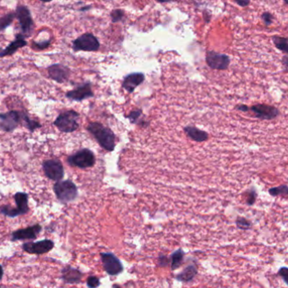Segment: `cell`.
Returning a JSON list of instances; mask_svg holds the SVG:
<instances>
[{"label":"cell","mask_w":288,"mask_h":288,"mask_svg":"<svg viewBox=\"0 0 288 288\" xmlns=\"http://www.w3.org/2000/svg\"><path fill=\"white\" fill-rule=\"evenodd\" d=\"M99 48V40L91 33L84 34L73 40V49L75 52H96Z\"/></svg>","instance_id":"cell-8"},{"label":"cell","mask_w":288,"mask_h":288,"mask_svg":"<svg viewBox=\"0 0 288 288\" xmlns=\"http://www.w3.org/2000/svg\"><path fill=\"white\" fill-rule=\"evenodd\" d=\"M124 16V12L121 10H115L111 13V22L113 23L120 22Z\"/></svg>","instance_id":"cell-31"},{"label":"cell","mask_w":288,"mask_h":288,"mask_svg":"<svg viewBox=\"0 0 288 288\" xmlns=\"http://www.w3.org/2000/svg\"><path fill=\"white\" fill-rule=\"evenodd\" d=\"M26 36L22 33L17 34L14 40L9 44L7 48L0 51V57H9L12 56L18 50L23 48L27 45Z\"/></svg>","instance_id":"cell-17"},{"label":"cell","mask_w":288,"mask_h":288,"mask_svg":"<svg viewBox=\"0 0 288 288\" xmlns=\"http://www.w3.org/2000/svg\"><path fill=\"white\" fill-rule=\"evenodd\" d=\"M272 40L277 49L281 50V52L288 53V38L273 36Z\"/></svg>","instance_id":"cell-27"},{"label":"cell","mask_w":288,"mask_h":288,"mask_svg":"<svg viewBox=\"0 0 288 288\" xmlns=\"http://www.w3.org/2000/svg\"><path fill=\"white\" fill-rule=\"evenodd\" d=\"M278 275L281 276L284 282L288 286V267H281L278 271Z\"/></svg>","instance_id":"cell-33"},{"label":"cell","mask_w":288,"mask_h":288,"mask_svg":"<svg viewBox=\"0 0 288 288\" xmlns=\"http://www.w3.org/2000/svg\"><path fill=\"white\" fill-rule=\"evenodd\" d=\"M42 231H43V227H42V225L38 224V223L25 228V229H17L11 234L10 240L12 242L35 240Z\"/></svg>","instance_id":"cell-12"},{"label":"cell","mask_w":288,"mask_h":288,"mask_svg":"<svg viewBox=\"0 0 288 288\" xmlns=\"http://www.w3.org/2000/svg\"><path fill=\"white\" fill-rule=\"evenodd\" d=\"M84 273L71 265L64 266L61 271V278L66 284H78L83 278Z\"/></svg>","instance_id":"cell-16"},{"label":"cell","mask_w":288,"mask_h":288,"mask_svg":"<svg viewBox=\"0 0 288 288\" xmlns=\"http://www.w3.org/2000/svg\"><path fill=\"white\" fill-rule=\"evenodd\" d=\"M0 213L5 217L14 218V217L20 216L19 211L17 208H13L10 205H4L0 207Z\"/></svg>","instance_id":"cell-25"},{"label":"cell","mask_w":288,"mask_h":288,"mask_svg":"<svg viewBox=\"0 0 288 288\" xmlns=\"http://www.w3.org/2000/svg\"><path fill=\"white\" fill-rule=\"evenodd\" d=\"M156 1L158 3H169L172 2L174 0H156Z\"/></svg>","instance_id":"cell-41"},{"label":"cell","mask_w":288,"mask_h":288,"mask_svg":"<svg viewBox=\"0 0 288 288\" xmlns=\"http://www.w3.org/2000/svg\"><path fill=\"white\" fill-rule=\"evenodd\" d=\"M15 14L17 19L19 20L22 33L26 37H30L33 32L34 22L29 8L26 5H18Z\"/></svg>","instance_id":"cell-5"},{"label":"cell","mask_w":288,"mask_h":288,"mask_svg":"<svg viewBox=\"0 0 288 288\" xmlns=\"http://www.w3.org/2000/svg\"><path fill=\"white\" fill-rule=\"evenodd\" d=\"M53 192L61 203H69L78 196V188L71 180H60L53 186Z\"/></svg>","instance_id":"cell-2"},{"label":"cell","mask_w":288,"mask_h":288,"mask_svg":"<svg viewBox=\"0 0 288 288\" xmlns=\"http://www.w3.org/2000/svg\"><path fill=\"white\" fill-rule=\"evenodd\" d=\"M48 75L52 80L58 84H63L69 79L70 69L63 64H52L48 68Z\"/></svg>","instance_id":"cell-14"},{"label":"cell","mask_w":288,"mask_h":288,"mask_svg":"<svg viewBox=\"0 0 288 288\" xmlns=\"http://www.w3.org/2000/svg\"><path fill=\"white\" fill-rule=\"evenodd\" d=\"M22 121V111L14 110L5 113H0V129L3 132H14Z\"/></svg>","instance_id":"cell-7"},{"label":"cell","mask_w":288,"mask_h":288,"mask_svg":"<svg viewBox=\"0 0 288 288\" xmlns=\"http://www.w3.org/2000/svg\"><path fill=\"white\" fill-rule=\"evenodd\" d=\"M262 19L264 24L266 26L272 25V22H273V17L270 13H264L262 15Z\"/></svg>","instance_id":"cell-36"},{"label":"cell","mask_w":288,"mask_h":288,"mask_svg":"<svg viewBox=\"0 0 288 288\" xmlns=\"http://www.w3.org/2000/svg\"><path fill=\"white\" fill-rule=\"evenodd\" d=\"M255 118L260 120H274L280 116L278 108L266 104H255L250 107Z\"/></svg>","instance_id":"cell-11"},{"label":"cell","mask_w":288,"mask_h":288,"mask_svg":"<svg viewBox=\"0 0 288 288\" xmlns=\"http://www.w3.org/2000/svg\"><path fill=\"white\" fill-rule=\"evenodd\" d=\"M5 274V271H4V267L2 264H0V281H2L3 277Z\"/></svg>","instance_id":"cell-40"},{"label":"cell","mask_w":288,"mask_h":288,"mask_svg":"<svg viewBox=\"0 0 288 288\" xmlns=\"http://www.w3.org/2000/svg\"><path fill=\"white\" fill-rule=\"evenodd\" d=\"M112 288H121V287H120V286H119V285H117V284H114L113 286H112Z\"/></svg>","instance_id":"cell-42"},{"label":"cell","mask_w":288,"mask_h":288,"mask_svg":"<svg viewBox=\"0 0 288 288\" xmlns=\"http://www.w3.org/2000/svg\"><path fill=\"white\" fill-rule=\"evenodd\" d=\"M234 1H235L239 6L245 7V6H247V5L250 4V1H251V0H234Z\"/></svg>","instance_id":"cell-38"},{"label":"cell","mask_w":288,"mask_h":288,"mask_svg":"<svg viewBox=\"0 0 288 288\" xmlns=\"http://www.w3.org/2000/svg\"><path fill=\"white\" fill-rule=\"evenodd\" d=\"M68 163L71 166L80 169L92 167L95 163V154L90 149H81L68 158Z\"/></svg>","instance_id":"cell-4"},{"label":"cell","mask_w":288,"mask_h":288,"mask_svg":"<svg viewBox=\"0 0 288 288\" xmlns=\"http://www.w3.org/2000/svg\"><path fill=\"white\" fill-rule=\"evenodd\" d=\"M184 255L186 253L181 249H179L175 252H173L170 255V266L173 271L179 269L184 262Z\"/></svg>","instance_id":"cell-22"},{"label":"cell","mask_w":288,"mask_h":288,"mask_svg":"<svg viewBox=\"0 0 288 288\" xmlns=\"http://www.w3.org/2000/svg\"><path fill=\"white\" fill-rule=\"evenodd\" d=\"M100 258L105 272H107L109 276H116L122 273L124 271L122 263L113 253H100Z\"/></svg>","instance_id":"cell-6"},{"label":"cell","mask_w":288,"mask_h":288,"mask_svg":"<svg viewBox=\"0 0 288 288\" xmlns=\"http://www.w3.org/2000/svg\"><path fill=\"white\" fill-rule=\"evenodd\" d=\"M50 44H51V40H44V42H42V43H34V48H36L38 50H44L46 48H48L49 47Z\"/></svg>","instance_id":"cell-34"},{"label":"cell","mask_w":288,"mask_h":288,"mask_svg":"<svg viewBox=\"0 0 288 288\" xmlns=\"http://www.w3.org/2000/svg\"><path fill=\"white\" fill-rule=\"evenodd\" d=\"M93 95H94V93L91 89V84L90 83L78 85L75 89L70 90L66 94L68 99L75 100V101H82L84 99L92 97Z\"/></svg>","instance_id":"cell-15"},{"label":"cell","mask_w":288,"mask_h":288,"mask_svg":"<svg viewBox=\"0 0 288 288\" xmlns=\"http://www.w3.org/2000/svg\"><path fill=\"white\" fill-rule=\"evenodd\" d=\"M40 1H42V2H44V3H49L51 2V1H52V0H40Z\"/></svg>","instance_id":"cell-43"},{"label":"cell","mask_w":288,"mask_h":288,"mask_svg":"<svg viewBox=\"0 0 288 288\" xmlns=\"http://www.w3.org/2000/svg\"><path fill=\"white\" fill-rule=\"evenodd\" d=\"M43 169L49 180L60 181L64 176V166L58 159H48L43 163Z\"/></svg>","instance_id":"cell-10"},{"label":"cell","mask_w":288,"mask_h":288,"mask_svg":"<svg viewBox=\"0 0 288 288\" xmlns=\"http://www.w3.org/2000/svg\"><path fill=\"white\" fill-rule=\"evenodd\" d=\"M256 198H257L256 190L251 188V190L248 191V196H247V200H246V204L248 205H254L255 201H256Z\"/></svg>","instance_id":"cell-30"},{"label":"cell","mask_w":288,"mask_h":288,"mask_svg":"<svg viewBox=\"0 0 288 288\" xmlns=\"http://www.w3.org/2000/svg\"><path fill=\"white\" fill-rule=\"evenodd\" d=\"M205 61L211 69L216 70H225L229 68L230 58L228 55L210 51L207 53Z\"/></svg>","instance_id":"cell-13"},{"label":"cell","mask_w":288,"mask_h":288,"mask_svg":"<svg viewBox=\"0 0 288 288\" xmlns=\"http://www.w3.org/2000/svg\"><path fill=\"white\" fill-rule=\"evenodd\" d=\"M269 194L272 196H282V197H287L288 196V187L286 184H281L279 187H272L269 189Z\"/></svg>","instance_id":"cell-26"},{"label":"cell","mask_w":288,"mask_h":288,"mask_svg":"<svg viewBox=\"0 0 288 288\" xmlns=\"http://www.w3.org/2000/svg\"><path fill=\"white\" fill-rule=\"evenodd\" d=\"M22 121L24 123L25 127H26L30 132H35V130H36L38 128H42L40 123L37 121V120L30 118V116H28V114H27V112H26V111H22Z\"/></svg>","instance_id":"cell-23"},{"label":"cell","mask_w":288,"mask_h":288,"mask_svg":"<svg viewBox=\"0 0 288 288\" xmlns=\"http://www.w3.org/2000/svg\"><path fill=\"white\" fill-rule=\"evenodd\" d=\"M282 64L288 69V56H284L282 57Z\"/></svg>","instance_id":"cell-39"},{"label":"cell","mask_w":288,"mask_h":288,"mask_svg":"<svg viewBox=\"0 0 288 288\" xmlns=\"http://www.w3.org/2000/svg\"><path fill=\"white\" fill-rule=\"evenodd\" d=\"M236 109L238 111H243V112H247L250 111V107L246 105H239V106H237Z\"/></svg>","instance_id":"cell-37"},{"label":"cell","mask_w":288,"mask_h":288,"mask_svg":"<svg viewBox=\"0 0 288 288\" xmlns=\"http://www.w3.org/2000/svg\"><path fill=\"white\" fill-rule=\"evenodd\" d=\"M141 114H142V111H141V110H137V111H132V112H131L130 115L128 116V118L130 119L132 123L136 122V120L141 116Z\"/></svg>","instance_id":"cell-35"},{"label":"cell","mask_w":288,"mask_h":288,"mask_svg":"<svg viewBox=\"0 0 288 288\" xmlns=\"http://www.w3.org/2000/svg\"><path fill=\"white\" fill-rule=\"evenodd\" d=\"M237 228L241 230H249L252 228V222L245 217H239L236 219Z\"/></svg>","instance_id":"cell-28"},{"label":"cell","mask_w":288,"mask_h":288,"mask_svg":"<svg viewBox=\"0 0 288 288\" xmlns=\"http://www.w3.org/2000/svg\"><path fill=\"white\" fill-rule=\"evenodd\" d=\"M197 273H198V267L195 260L194 262L188 264L179 274L176 275L175 279L180 282H190L193 281Z\"/></svg>","instance_id":"cell-19"},{"label":"cell","mask_w":288,"mask_h":288,"mask_svg":"<svg viewBox=\"0 0 288 288\" xmlns=\"http://www.w3.org/2000/svg\"><path fill=\"white\" fill-rule=\"evenodd\" d=\"M55 243L51 239H43L37 242H26L22 246V250L30 255H42L50 252L54 248Z\"/></svg>","instance_id":"cell-9"},{"label":"cell","mask_w":288,"mask_h":288,"mask_svg":"<svg viewBox=\"0 0 288 288\" xmlns=\"http://www.w3.org/2000/svg\"><path fill=\"white\" fill-rule=\"evenodd\" d=\"M170 264V258L167 255H160L158 258V267H167Z\"/></svg>","instance_id":"cell-32"},{"label":"cell","mask_w":288,"mask_h":288,"mask_svg":"<svg viewBox=\"0 0 288 288\" xmlns=\"http://www.w3.org/2000/svg\"><path fill=\"white\" fill-rule=\"evenodd\" d=\"M88 131L95 137L99 145L107 151H113L116 147V136L114 132L99 122L89 124Z\"/></svg>","instance_id":"cell-1"},{"label":"cell","mask_w":288,"mask_h":288,"mask_svg":"<svg viewBox=\"0 0 288 288\" xmlns=\"http://www.w3.org/2000/svg\"><path fill=\"white\" fill-rule=\"evenodd\" d=\"M284 1H285V2H286L288 5V0H284Z\"/></svg>","instance_id":"cell-44"},{"label":"cell","mask_w":288,"mask_h":288,"mask_svg":"<svg viewBox=\"0 0 288 288\" xmlns=\"http://www.w3.org/2000/svg\"><path fill=\"white\" fill-rule=\"evenodd\" d=\"M16 18V14L14 12L8 13L4 16L0 17V32L5 31L10 25L14 22V19Z\"/></svg>","instance_id":"cell-24"},{"label":"cell","mask_w":288,"mask_h":288,"mask_svg":"<svg viewBox=\"0 0 288 288\" xmlns=\"http://www.w3.org/2000/svg\"><path fill=\"white\" fill-rule=\"evenodd\" d=\"M78 118H79V114L77 111L70 110L59 114L53 124L60 132L69 133L78 129L79 127L78 122Z\"/></svg>","instance_id":"cell-3"},{"label":"cell","mask_w":288,"mask_h":288,"mask_svg":"<svg viewBox=\"0 0 288 288\" xmlns=\"http://www.w3.org/2000/svg\"><path fill=\"white\" fill-rule=\"evenodd\" d=\"M184 131L187 133V136L192 138L196 142H205L208 139V132L205 131L200 130L198 128H194L192 126L189 127H186L184 128Z\"/></svg>","instance_id":"cell-21"},{"label":"cell","mask_w":288,"mask_h":288,"mask_svg":"<svg viewBox=\"0 0 288 288\" xmlns=\"http://www.w3.org/2000/svg\"><path fill=\"white\" fill-rule=\"evenodd\" d=\"M14 201L17 205V209L20 213V216L25 215L29 213L28 194L26 192H16L14 196Z\"/></svg>","instance_id":"cell-20"},{"label":"cell","mask_w":288,"mask_h":288,"mask_svg":"<svg viewBox=\"0 0 288 288\" xmlns=\"http://www.w3.org/2000/svg\"><path fill=\"white\" fill-rule=\"evenodd\" d=\"M145 76L142 73H133L126 76L122 82V87L128 93H132L135 89L144 81Z\"/></svg>","instance_id":"cell-18"},{"label":"cell","mask_w":288,"mask_h":288,"mask_svg":"<svg viewBox=\"0 0 288 288\" xmlns=\"http://www.w3.org/2000/svg\"><path fill=\"white\" fill-rule=\"evenodd\" d=\"M87 286L89 288H97L100 286V281L99 277L95 276H90L87 278Z\"/></svg>","instance_id":"cell-29"}]
</instances>
